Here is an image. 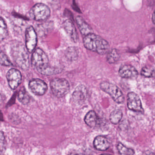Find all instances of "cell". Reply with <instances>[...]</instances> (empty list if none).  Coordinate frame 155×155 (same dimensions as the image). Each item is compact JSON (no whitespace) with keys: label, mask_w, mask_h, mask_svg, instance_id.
<instances>
[{"label":"cell","mask_w":155,"mask_h":155,"mask_svg":"<svg viewBox=\"0 0 155 155\" xmlns=\"http://www.w3.org/2000/svg\"><path fill=\"white\" fill-rule=\"evenodd\" d=\"M31 62L32 67L43 75H53L62 71V69L59 67L50 65L48 56L40 48L35 49L33 53Z\"/></svg>","instance_id":"6da1fadb"},{"label":"cell","mask_w":155,"mask_h":155,"mask_svg":"<svg viewBox=\"0 0 155 155\" xmlns=\"http://www.w3.org/2000/svg\"><path fill=\"white\" fill-rule=\"evenodd\" d=\"M83 43L85 47L98 54L104 55L109 52V44L99 35L92 33L84 36Z\"/></svg>","instance_id":"7a4b0ae2"},{"label":"cell","mask_w":155,"mask_h":155,"mask_svg":"<svg viewBox=\"0 0 155 155\" xmlns=\"http://www.w3.org/2000/svg\"><path fill=\"white\" fill-rule=\"evenodd\" d=\"M27 49L22 43L16 42L13 44L11 54L15 63L23 70H27L30 66Z\"/></svg>","instance_id":"3957f363"},{"label":"cell","mask_w":155,"mask_h":155,"mask_svg":"<svg viewBox=\"0 0 155 155\" xmlns=\"http://www.w3.org/2000/svg\"><path fill=\"white\" fill-rule=\"evenodd\" d=\"M50 86L53 94L58 98L65 96L70 91L69 82L64 78H55L52 79Z\"/></svg>","instance_id":"277c9868"},{"label":"cell","mask_w":155,"mask_h":155,"mask_svg":"<svg viewBox=\"0 0 155 155\" xmlns=\"http://www.w3.org/2000/svg\"><path fill=\"white\" fill-rule=\"evenodd\" d=\"M100 88L104 92L109 94L113 100L118 104L124 101V96L122 91L116 85L108 82H104L100 84Z\"/></svg>","instance_id":"5b68a950"},{"label":"cell","mask_w":155,"mask_h":155,"mask_svg":"<svg viewBox=\"0 0 155 155\" xmlns=\"http://www.w3.org/2000/svg\"><path fill=\"white\" fill-rule=\"evenodd\" d=\"M51 14L50 8L46 5L37 3L30 10V15L33 20L39 22L47 20Z\"/></svg>","instance_id":"8992f818"},{"label":"cell","mask_w":155,"mask_h":155,"mask_svg":"<svg viewBox=\"0 0 155 155\" xmlns=\"http://www.w3.org/2000/svg\"><path fill=\"white\" fill-rule=\"evenodd\" d=\"M37 43V35L33 27L29 26L25 32V47L28 52L32 53Z\"/></svg>","instance_id":"52a82bcc"},{"label":"cell","mask_w":155,"mask_h":155,"mask_svg":"<svg viewBox=\"0 0 155 155\" xmlns=\"http://www.w3.org/2000/svg\"><path fill=\"white\" fill-rule=\"evenodd\" d=\"M88 96V92L86 87L83 85L78 86L72 95V101L74 104L81 105L84 103Z\"/></svg>","instance_id":"ba28073f"},{"label":"cell","mask_w":155,"mask_h":155,"mask_svg":"<svg viewBox=\"0 0 155 155\" xmlns=\"http://www.w3.org/2000/svg\"><path fill=\"white\" fill-rule=\"evenodd\" d=\"M6 79L10 88L12 90H15L21 83V74L19 70L12 68L6 74Z\"/></svg>","instance_id":"9c48e42d"},{"label":"cell","mask_w":155,"mask_h":155,"mask_svg":"<svg viewBox=\"0 0 155 155\" xmlns=\"http://www.w3.org/2000/svg\"><path fill=\"white\" fill-rule=\"evenodd\" d=\"M127 104L130 110L134 112L143 113L141 100L135 93L131 92L127 94Z\"/></svg>","instance_id":"30bf717a"},{"label":"cell","mask_w":155,"mask_h":155,"mask_svg":"<svg viewBox=\"0 0 155 155\" xmlns=\"http://www.w3.org/2000/svg\"><path fill=\"white\" fill-rule=\"evenodd\" d=\"M29 87L32 93L37 96L43 95L48 89L47 84L40 79L31 80L29 83Z\"/></svg>","instance_id":"8fae6325"},{"label":"cell","mask_w":155,"mask_h":155,"mask_svg":"<svg viewBox=\"0 0 155 155\" xmlns=\"http://www.w3.org/2000/svg\"><path fill=\"white\" fill-rule=\"evenodd\" d=\"M84 122L91 128H95L99 126L101 123V119L94 111H90L86 115Z\"/></svg>","instance_id":"7c38bea8"},{"label":"cell","mask_w":155,"mask_h":155,"mask_svg":"<svg viewBox=\"0 0 155 155\" xmlns=\"http://www.w3.org/2000/svg\"><path fill=\"white\" fill-rule=\"evenodd\" d=\"M63 26L64 30L72 41L74 42H76L78 40V35L77 30L72 21L70 19L66 20L64 22Z\"/></svg>","instance_id":"4fadbf2b"},{"label":"cell","mask_w":155,"mask_h":155,"mask_svg":"<svg viewBox=\"0 0 155 155\" xmlns=\"http://www.w3.org/2000/svg\"><path fill=\"white\" fill-rule=\"evenodd\" d=\"M119 74L123 78H134L138 75V72L134 66L125 65L120 67L119 70Z\"/></svg>","instance_id":"5bb4252c"},{"label":"cell","mask_w":155,"mask_h":155,"mask_svg":"<svg viewBox=\"0 0 155 155\" xmlns=\"http://www.w3.org/2000/svg\"><path fill=\"white\" fill-rule=\"evenodd\" d=\"M76 21L79 31L83 35L85 36L90 34L93 33V30L92 27L81 16H77L76 17Z\"/></svg>","instance_id":"9a60e30c"},{"label":"cell","mask_w":155,"mask_h":155,"mask_svg":"<svg viewBox=\"0 0 155 155\" xmlns=\"http://www.w3.org/2000/svg\"><path fill=\"white\" fill-rule=\"evenodd\" d=\"M95 148L98 151H106L110 147V143L106 137L104 136H97L94 141Z\"/></svg>","instance_id":"2e32d148"},{"label":"cell","mask_w":155,"mask_h":155,"mask_svg":"<svg viewBox=\"0 0 155 155\" xmlns=\"http://www.w3.org/2000/svg\"><path fill=\"white\" fill-rule=\"evenodd\" d=\"M65 55L70 61H75L78 57V49L76 47H69L65 51Z\"/></svg>","instance_id":"e0dca14e"},{"label":"cell","mask_w":155,"mask_h":155,"mask_svg":"<svg viewBox=\"0 0 155 155\" xmlns=\"http://www.w3.org/2000/svg\"><path fill=\"white\" fill-rule=\"evenodd\" d=\"M119 58H120V54L118 51L116 49H112L107 53V60L109 63H115L119 60Z\"/></svg>","instance_id":"ac0fdd59"},{"label":"cell","mask_w":155,"mask_h":155,"mask_svg":"<svg viewBox=\"0 0 155 155\" xmlns=\"http://www.w3.org/2000/svg\"><path fill=\"white\" fill-rule=\"evenodd\" d=\"M123 114L122 111L119 109H117L113 111L110 114V122L114 124H117L120 122L123 117Z\"/></svg>","instance_id":"d6986e66"},{"label":"cell","mask_w":155,"mask_h":155,"mask_svg":"<svg viewBox=\"0 0 155 155\" xmlns=\"http://www.w3.org/2000/svg\"><path fill=\"white\" fill-rule=\"evenodd\" d=\"M17 97L19 102L23 105L28 104L31 99L30 96L24 88L19 91Z\"/></svg>","instance_id":"ffe728a7"},{"label":"cell","mask_w":155,"mask_h":155,"mask_svg":"<svg viewBox=\"0 0 155 155\" xmlns=\"http://www.w3.org/2000/svg\"><path fill=\"white\" fill-rule=\"evenodd\" d=\"M8 34L7 25L5 20L2 17H0V41L5 39Z\"/></svg>","instance_id":"44dd1931"},{"label":"cell","mask_w":155,"mask_h":155,"mask_svg":"<svg viewBox=\"0 0 155 155\" xmlns=\"http://www.w3.org/2000/svg\"><path fill=\"white\" fill-rule=\"evenodd\" d=\"M117 147L120 155H134L135 152L133 149L127 148L121 143H118Z\"/></svg>","instance_id":"7402d4cb"},{"label":"cell","mask_w":155,"mask_h":155,"mask_svg":"<svg viewBox=\"0 0 155 155\" xmlns=\"http://www.w3.org/2000/svg\"><path fill=\"white\" fill-rule=\"evenodd\" d=\"M0 64L6 66H12L13 64L9 57L2 51H0Z\"/></svg>","instance_id":"603a6c76"},{"label":"cell","mask_w":155,"mask_h":155,"mask_svg":"<svg viewBox=\"0 0 155 155\" xmlns=\"http://www.w3.org/2000/svg\"><path fill=\"white\" fill-rule=\"evenodd\" d=\"M6 142L4 134L0 131V155L2 154L6 148Z\"/></svg>","instance_id":"cb8c5ba5"},{"label":"cell","mask_w":155,"mask_h":155,"mask_svg":"<svg viewBox=\"0 0 155 155\" xmlns=\"http://www.w3.org/2000/svg\"><path fill=\"white\" fill-rule=\"evenodd\" d=\"M141 75L147 77H153L154 74V71L152 68L147 66L144 67L141 71Z\"/></svg>","instance_id":"d4e9b609"},{"label":"cell","mask_w":155,"mask_h":155,"mask_svg":"<svg viewBox=\"0 0 155 155\" xmlns=\"http://www.w3.org/2000/svg\"><path fill=\"white\" fill-rule=\"evenodd\" d=\"M4 100V99L3 96L0 93V107L2 106V105L3 103Z\"/></svg>","instance_id":"484cf974"},{"label":"cell","mask_w":155,"mask_h":155,"mask_svg":"<svg viewBox=\"0 0 155 155\" xmlns=\"http://www.w3.org/2000/svg\"><path fill=\"white\" fill-rule=\"evenodd\" d=\"M142 155H155V154L150 151H147L146 152H145Z\"/></svg>","instance_id":"4316f807"},{"label":"cell","mask_w":155,"mask_h":155,"mask_svg":"<svg viewBox=\"0 0 155 155\" xmlns=\"http://www.w3.org/2000/svg\"><path fill=\"white\" fill-rule=\"evenodd\" d=\"M152 20H153V22L155 25V10L153 13V16H152Z\"/></svg>","instance_id":"83f0119b"},{"label":"cell","mask_w":155,"mask_h":155,"mask_svg":"<svg viewBox=\"0 0 155 155\" xmlns=\"http://www.w3.org/2000/svg\"><path fill=\"white\" fill-rule=\"evenodd\" d=\"M68 155H79L78 154H75V153H71L70 154H69Z\"/></svg>","instance_id":"f1b7e54d"},{"label":"cell","mask_w":155,"mask_h":155,"mask_svg":"<svg viewBox=\"0 0 155 155\" xmlns=\"http://www.w3.org/2000/svg\"><path fill=\"white\" fill-rule=\"evenodd\" d=\"M100 155H111L110 154H101Z\"/></svg>","instance_id":"f546056e"}]
</instances>
